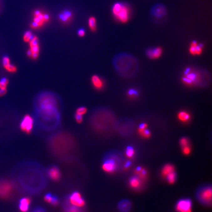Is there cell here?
Listing matches in <instances>:
<instances>
[{
  "label": "cell",
  "instance_id": "1",
  "mask_svg": "<svg viewBox=\"0 0 212 212\" xmlns=\"http://www.w3.org/2000/svg\"><path fill=\"white\" fill-rule=\"evenodd\" d=\"M116 59V60L115 61V66L117 71L122 73V75L130 77L131 75L129 70H131L133 75L137 71L138 64H137V61L135 60L133 57L127 54L126 63H125L124 54L118 56Z\"/></svg>",
  "mask_w": 212,
  "mask_h": 212
},
{
  "label": "cell",
  "instance_id": "2",
  "mask_svg": "<svg viewBox=\"0 0 212 212\" xmlns=\"http://www.w3.org/2000/svg\"><path fill=\"white\" fill-rule=\"evenodd\" d=\"M112 12L114 16L121 22L126 23L129 18V9L123 3H115L112 7Z\"/></svg>",
  "mask_w": 212,
  "mask_h": 212
},
{
  "label": "cell",
  "instance_id": "3",
  "mask_svg": "<svg viewBox=\"0 0 212 212\" xmlns=\"http://www.w3.org/2000/svg\"><path fill=\"white\" fill-rule=\"evenodd\" d=\"M49 14L43 13L40 10H36L34 13L33 22L31 24V28L36 30L43 27L50 21Z\"/></svg>",
  "mask_w": 212,
  "mask_h": 212
},
{
  "label": "cell",
  "instance_id": "4",
  "mask_svg": "<svg viewBox=\"0 0 212 212\" xmlns=\"http://www.w3.org/2000/svg\"><path fill=\"white\" fill-rule=\"evenodd\" d=\"M118 159L115 156L111 155L105 158L102 168L104 171L108 173H112L116 171L118 167Z\"/></svg>",
  "mask_w": 212,
  "mask_h": 212
},
{
  "label": "cell",
  "instance_id": "5",
  "mask_svg": "<svg viewBox=\"0 0 212 212\" xmlns=\"http://www.w3.org/2000/svg\"><path fill=\"white\" fill-rule=\"evenodd\" d=\"M197 199L201 203L210 204L212 200V189L210 187H205L199 189L197 193Z\"/></svg>",
  "mask_w": 212,
  "mask_h": 212
},
{
  "label": "cell",
  "instance_id": "6",
  "mask_svg": "<svg viewBox=\"0 0 212 212\" xmlns=\"http://www.w3.org/2000/svg\"><path fill=\"white\" fill-rule=\"evenodd\" d=\"M13 186L10 182L6 180L0 181V198L8 199L13 193Z\"/></svg>",
  "mask_w": 212,
  "mask_h": 212
},
{
  "label": "cell",
  "instance_id": "7",
  "mask_svg": "<svg viewBox=\"0 0 212 212\" xmlns=\"http://www.w3.org/2000/svg\"><path fill=\"white\" fill-rule=\"evenodd\" d=\"M68 202L72 205L82 207L85 204V200L78 192H74L67 197Z\"/></svg>",
  "mask_w": 212,
  "mask_h": 212
},
{
  "label": "cell",
  "instance_id": "8",
  "mask_svg": "<svg viewBox=\"0 0 212 212\" xmlns=\"http://www.w3.org/2000/svg\"><path fill=\"white\" fill-rule=\"evenodd\" d=\"M34 122V119L30 115H25L20 123L21 130L27 134H30L33 128Z\"/></svg>",
  "mask_w": 212,
  "mask_h": 212
},
{
  "label": "cell",
  "instance_id": "9",
  "mask_svg": "<svg viewBox=\"0 0 212 212\" xmlns=\"http://www.w3.org/2000/svg\"><path fill=\"white\" fill-rule=\"evenodd\" d=\"M29 43L30 49L32 52V58L33 59H36L39 54L40 46L39 44V40L38 37L34 35Z\"/></svg>",
  "mask_w": 212,
  "mask_h": 212
},
{
  "label": "cell",
  "instance_id": "10",
  "mask_svg": "<svg viewBox=\"0 0 212 212\" xmlns=\"http://www.w3.org/2000/svg\"><path fill=\"white\" fill-rule=\"evenodd\" d=\"M192 203L191 200L184 199L178 201L176 210L179 212H192Z\"/></svg>",
  "mask_w": 212,
  "mask_h": 212
},
{
  "label": "cell",
  "instance_id": "11",
  "mask_svg": "<svg viewBox=\"0 0 212 212\" xmlns=\"http://www.w3.org/2000/svg\"><path fill=\"white\" fill-rule=\"evenodd\" d=\"M151 14L157 18H161L166 15V8L161 4H156L153 6L151 10Z\"/></svg>",
  "mask_w": 212,
  "mask_h": 212
},
{
  "label": "cell",
  "instance_id": "12",
  "mask_svg": "<svg viewBox=\"0 0 212 212\" xmlns=\"http://www.w3.org/2000/svg\"><path fill=\"white\" fill-rule=\"evenodd\" d=\"M47 175L51 179L58 181L61 177V173L59 168L55 166H52L47 169Z\"/></svg>",
  "mask_w": 212,
  "mask_h": 212
},
{
  "label": "cell",
  "instance_id": "13",
  "mask_svg": "<svg viewBox=\"0 0 212 212\" xmlns=\"http://www.w3.org/2000/svg\"><path fill=\"white\" fill-rule=\"evenodd\" d=\"M91 82L94 89L96 90H100L104 87L105 83L103 80L97 75H93L91 78Z\"/></svg>",
  "mask_w": 212,
  "mask_h": 212
},
{
  "label": "cell",
  "instance_id": "14",
  "mask_svg": "<svg viewBox=\"0 0 212 212\" xmlns=\"http://www.w3.org/2000/svg\"><path fill=\"white\" fill-rule=\"evenodd\" d=\"M3 65L7 71L9 73H15L17 71V67L10 64V60L8 57H4L3 59Z\"/></svg>",
  "mask_w": 212,
  "mask_h": 212
},
{
  "label": "cell",
  "instance_id": "15",
  "mask_svg": "<svg viewBox=\"0 0 212 212\" xmlns=\"http://www.w3.org/2000/svg\"><path fill=\"white\" fill-rule=\"evenodd\" d=\"M72 17L73 14L71 12L68 10H65L59 14V19L64 24H67L71 21Z\"/></svg>",
  "mask_w": 212,
  "mask_h": 212
},
{
  "label": "cell",
  "instance_id": "16",
  "mask_svg": "<svg viewBox=\"0 0 212 212\" xmlns=\"http://www.w3.org/2000/svg\"><path fill=\"white\" fill-rule=\"evenodd\" d=\"M162 52V49L160 47L149 49L147 51V56L151 59H156L161 56Z\"/></svg>",
  "mask_w": 212,
  "mask_h": 212
},
{
  "label": "cell",
  "instance_id": "17",
  "mask_svg": "<svg viewBox=\"0 0 212 212\" xmlns=\"http://www.w3.org/2000/svg\"><path fill=\"white\" fill-rule=\"evenodd\" d=\"M31 201L29 198L24 197L20 200L19 208L22 212H27L30 208Z\"/></svg>",
  "mask_w": 212,
  "mask_h": 212
},
{
  "label": "cell",
  "instance_id": "18",
  "mask_svg": "<svg viewBox=\"0 0 212 212\" xmlns=\"http://www.w3.org/2000/svg\"><path fill=\"white\" fill-rule=\"evenodd\" d=\"M64 212H84L81 207L72 205L67 199L65 200Z\"/></svg>",
  "mask_w": 212,
  "mask_h": 212
},
{
  "label": "cell",
  "instance_id": "19",
  "mask_svg": "<svg viewBox=\"0 0 212 212\" xmlns=\"http://www.w3.org/2000/svg\"><path fill=\"white\" fill-rule=\"evenodd\" d=\"M131 203L128 200H123L119 202L118 205L119 210L122 212H128L131 208Z\"/></svg>",
  "mask_w": 212,
  "mask_h": 212
},
{
  "label": "cell",
  "instance_id": "20",
  "mask_svg": "<svg viewBox=\"0 0 212 212\" xmlns=\"http://www.w3.org/2000/svg\"><path fill=\"white\" fill-rule=\"evenodd\" d=\"M44 200L47 202L52 204L53 205L56 206L59 203V199L55 195L51 193L47 194L44 196Z\"/></svg>",
  "mask_w": 212,
  "mask_h": 212
},
{
  "label": "cell",
  "instance_id": "21",
  "mask_svg": "<svg viewBox=\"0 0 212 212\" xmlns=\"http://www.w3.org/2000/svg\"><path fill=\"white\" fill-rule=\"evenodd\" d=\"M178 118L182 122H186L191 119V116L187 111H181L178 114Z\"/></svg>",
  "mask_w": 212,
  "mask_h": 212
},
{
  "label": "cell",
  "instance_id": "22",
  "mask_svg": "<svg viewBox=\"0 0 212 212\" xmlns=\"http://www.w3.org/2000/svg\"><path fill=\"white\" fill-rule=\"evenodd\" d=\"M174 169V168L173 165L167 164L166 166H164L163 168L162 171L163 175L164 176H167L170 173L173 172Z\"/></svg>",
  "mask_w": 212,
  "mask_h": 212
},
{
  "label": "cell",
  "instance_id": "23",
  "mask_svg": "<svg viewBox=\"0 0 212 212\" xmlns=\"http://www.w3.org/2000/svg\"><path fill=\"white\" fill-rule=\"evenodd\" d=\"M88 23H89V26L90 30L92 31V32H96L97 29L96 20V18L94 17H93V16L90 17L89 18Z\"/></svg>",
  "mask_w": 212,
  "mask_h": 212
},
{
  "label": "cell",
  "instance_id": "24",
  "mask_svg": "<svg viewBox=\"0 0 212 212\" xmlns=\"http://www.w3.org/2000/svg\"><path fill=\"white\" fill-rule=\"evenodd\" d=\"M140 180L137 177H132L130 180V184L132 187L133 188H138L140 185Z\"/></svg>",
  "mask_w": 212,
  "mask_h": 212
},
{
  "label": "cell",
  "instance_id": "25",
  "mask_svg": "<svg viewBox=\"0 0 212 212\" xmlns=\"http://www.w3.org/2000/svg\"><path fill=\"white\" fill-rule=\"evenodd\" d=\"M33 34L31 31H27L25 32L23 35V39L24 42H29L33 38Z\"/></svg>",
  "mask_w": 212,
  "mask_h": 212
},
{
  "label": "cell",
  "instance_id": "26",
  "mask_svg": "<svg viewBox=\"0 0 212 212\" xmlns=\"http://www.w3.org/2000/svg\"><path fill=\"white\" fill-rule=\"evenodd\" d=\"M138 133L142 137H146V138L150 137V135H151V133L148 130H147V129L139 128Z\"/></svg>",
  "mask_w": 212,
  "mask_h": 212
},
{
  "label": "cell",
  "instance_id": "27",
  "mask_svg": "<svg viewBox=\"0 0 212 212\" xmlns=\"http://www.w3.org/2000/svg\"><path fill=\"white\" fill-rule=\"evenodd\" d=\"M167 178L169 183L173 184L176 180V173L174 171L173 173H170L167 175Z\"/></svg>",
  "mask_w": 212,
  "mask_h": 212
},
{
  "label": "cell",
  "instance_id": "28",
  "mask_svg": "<svg viewBox=\"0 0 212 212\" xmlns=\"http://www.w3.org/2000/svg\"><path fill=\"white\" fill-rule=\"evenodd\" d=\"M8 84V80L7 78H3L0 80V89L7 90V85Z\"/></svg>",
  "mask_w": 212,
  "mask_h": 212
},
{
  "label": "cell",
  "instance_id": "29",
  "mask_svg": "<svg viewBox=\"0 0 212 212\" xmlns=\"http://www.w3.org/2000/svg\"><path fill=\"white\" fill-rule=\"evenodd\" d=\"M87 110L85 107H81L76 110V114L83 116L87 112Z\"/></svg>",
  "mask_w": 212,
  "mask_h": 212
},
{
  "label": "cell",
  "instance_id": "30",
  "mask_svg": "<svg viewBox=\"0 0 212 212\" xmlns=\"http://www.w3.org/2000/svg\"><path fill=\"white\" fill-rule=\"evenodd\" d=\"M198 45L197 42L195 41H193L191 43V46L189 49V53L192 55H195V47Z\"/></svg>",
  "mask_w": 212,
  "mask_h": 212
},
{
  "label": "cell",
  "instance_id": "31",
  "mask_svg": "<svg viewBox=\"0 0 212 212\" xmlns=\"http://www.w3.org/2000/svg\"><path fill=\"white\" fill-rule=\"evenodd\" d=\"M126 153L127 156L129 158H131L134 154V149L131 147H128L127 148V149H126Z\"/></svg>",
  "mask_w": 212,
  "mask_h": 212
},
{
  "label": "cell",
  "instance_id": "32",
  "mask_svg": "<svg viewBox=\"0 0 212 212\" xmlns=\"http://www.w3.org/2000/svg\"><path fill=\"white\" fill-rule=\"evenodd\" d=\"M128 96L131 98H135L138 96V92L135 90H130L128 91Z\"/></svg>",
  "mask_w": 212,
  "mask_h": 212
},
{
  "label": "cell",
  "instance_id": "33",
  "mask_svg": "<svg viewBox=\"0 0 212 212\" xmlns=\"http://www.w3.org/2000/svg\"><path fill=\"white\" fill-rule=\"evenodd\" d=\"M180 144L182 147H186L188 145V140L186 137H183L180 140Z\"/></svg>",
  "mask_w": 212,
  "mask_h": 212
},
{
  "label": "cell",
  "instance_id": "34",
  "mask_svg": "<svg viewBox=\"0 0 212 212\" xmlns=\"http://www.w3.org/2000/svg\"><path fill=\"white\" fill-rule=\"evenodd\" d=\"M202 45H197L195 47V54L197 55H199L202 53Z\"/></svg>",
  "mask_w": 212,
  "mask_h": 212
},
{
  "label": "cell",
  "instance_id": "35",
  "mask_svg": "<svg viewBox=\"0 0 212 212\" xmlns=\"http://www.w3.org/2000/svg\"><path fill=\"white\" fill-rule=\"evenodd\" d=\"M75 117L76 122L78 123H82V122H83V116L76 114V115H75Z\"/></svg>",
  "mask_w": 212,
  "mask_h": 212
},
{
  "label": "cell",
  "instance_id": "36",
  "mask_svg": "<svg viewBox=\"0 0 212 212\" xmlns=\"http://www.w3.org/2000/svg\"><path fill=\"white\" fill-rule=\"evenodd\" d=\"M183 153H184V154L189 155V153H190V152H191V149H190V148H189V147H188V146L183 147Z\"/></svg>",
  "mask_w": 212,
  "mask_h": 212
},
{
  "label": "cell",
  "instance_id": "37",
  "mask_svg": "<svg viewBox=\"0 0 212 212\" xmlns=\"http://www.w3.org/2000/svg\"><path fill=\"white\" fill-rule=\"evenodd\" d=\"M85 34V31L83 29V28H81L78 31V35L80 37H84Z\"/></svg>",
  "mask_w": 212,
  "mask_h": 212
},
{
  "label": "cell",
  "instance_id": "38",
  "mask_svg": "<svg viewBox=\"0 0 212 212\" xmlns=\"http://www.w3.org/2000/svg\"><path fill=\"white\" fill-rule=\"evenodd\" d=\"M33 212H46V211L44 209H43V208L39 207L35 208Z\"/></svg>",
  "mask_w": 212,
  "mask_h": 212
},
{
  "label": "cell",
  "instance_id": "39",
  "mask_svg": "<svg viewBox=\"0 0 212 212\" xmlns=\"http://www.w3.org/2000/svg\"><path fill=\"white\" fill-rule=\"evenodd\" d=\"M7 90L0 89V97L3 96L7 93Z\"/></svg>",
  "mask_w": 212,
  "mask_h": 212
},
{
  "label": "cell",
  "instance_id": "40",
  "mask_svg": "<svg viewBox=\"0 0 212 212\" xmlns=\"http://www.w3.org/2000/svg\"><path fill=\"white\" fill-rule=\"evenodd\" d=\"M147 127V125L146 123H142L140 126V128L146 129Z\"/></svg>",
  "mask_w": 212,
  "mask_h": 212
},
{
  "label": "cell",
  "instance_id": "41",
  "mask_svg": "<svg viewBox=\"0 0 212 212\" xmlns=\"http://www.w3.org/2000/svg\"><path fill=\"white\" fill-rule=\"evenodd\" d=\"M130 162H127V163L125 164V168H128V167H129V166H130Z\"/></svg>",
  "mask_w": 212,
  "mask_h": 212
},
{
  "label": "cell",
  "instance_id": "42",
  "mask_svg": "<svg viewBox=\"0 0 212 212\" xmlns=\"http://www.w3.org/2000/svg\"><path fill=\"white\" fill-rule=\"evenodd\" d=\"M2 3H1V1H0V10H1V9L2 8Z\"/></svg>",
  "mask_w": 212,
  "mask_h": 212
}]
</instances>
